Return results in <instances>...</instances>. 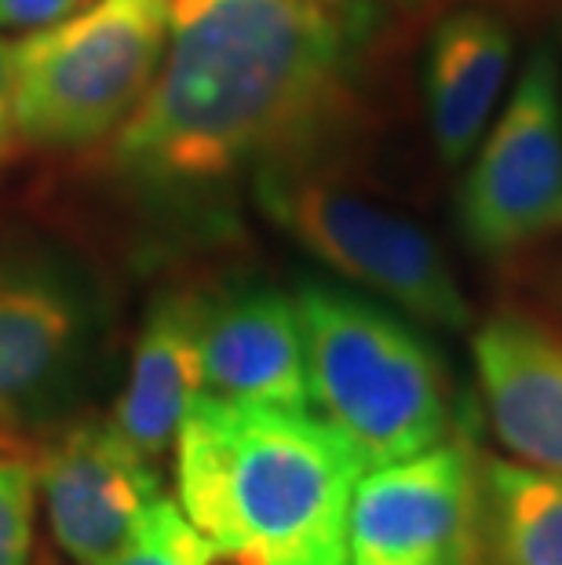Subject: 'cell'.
<instances>
[{"label": "cell", "instance_id": "1", "mask_svg": "<svg viewBox=\"0 0 562 565\" xmlns=\"http://www.w3.org/2000/svg\"><path fill=\"white\" fill-rule=\"evenodd\" d=\"M354 22L326 0H172L165 58L110 168L165 198L318 161L351 106Z\"/></svg>", "mask_w": 562, "mask_h": 565}, {"label": "cell", "instance_id": "2", "mask_svg": "<svg viewBox=\"0 0 562 565\" xmlns=\"http://www.w3.org/2000/svg\"><path fill=\"white\" fill-rule=\"evenodd\" d=\"M358 478L362 460L310 408L201 394L176 435L179 511L263 565H351Z\"/></svg>", "mask_w": 562, "mask_h": 565}, {"label": "cell", "instance_id": "3", "mask_svg": "<svg viewBox=\"0 0 562 565\" xmlns=\"http://www.w3.org/2000/svg\"><path fill=\"white\" fill-rule=\"evenodd\" d=\"M310 405L340 430L362 471L449 438L453 398L435 347L373 299L326 281L296 288Z\"/></svg>", "mask_w": 562, "mask_h": 565}, {"label": "cell", "instance_id": "4", "mask_svg": "<svg viewBox=\"0 0 562 565\" xmlns=\"http://www.w3.org/2000/svg\"><path fill=\"white\" fill-rule=\"evenodd\" d=\"M256 201L282 234L343 281L432 329H471V303L446 248L413 215L321 172L318 161L259 172Z\"/></svg>", "mask_w": 562, "mask_h": 565}, {"label": "cell", "instance_id": "5", "mask_svg": "<svg viewBox=\"0 0 562 565\" xmlns=\"http://www.w3.org/2000/svg\"><path fill=\"white\" fill-rule=\"evenodd\" d=\"M172 0H95L15 41L19 139L77 150L106 139L158 74Z\"/></svg>", "mask_w": 562, "mask_h": 565}, {"label": "cell", "instance_id": "6", "mask_svg": "<svg viewBox=\"0 0 562 565\" xmlns=\"http://www.w3.org/2000/svg\"><path fill=\"white\" fill-rule=\"evenodd\" d=\"M457 190L468 248L511 263L562 234V58L537 41Z\"/></svg>", "mask_w": 562, "mask_h": 565}, {"label": "cell", "instance_id": "7", "mask_svg": "<svg viewBox=\"0 0 562 565\" xmlns=\"http://www.w3.org/2000/svg\"><path fill=\"white\" fill-rule=\"evenodd\" d=\"M351 565H486L478 540V460L438 441L362 471L347 514Z\"/></svg>", "mask_w": 562, "mask_h": 565}, {"label": "cell", "instance_id": "8", "mask_svg": "<svg viewBox=\"0 0 562 565\" xmlns=\"http://www.w3.org/2000/svg\"><path fill=\"white\" fill-rule=\"evenodd\" d=\"M99 303L85 274L47 252H0V416H30L85 369Z\"/></svg>", "mask_w": 562, "mask_h": 565}, {"label": "cell", "instance_id": "9", "mask_svg": "<svg viewBox=\"0 0 562 565\" xmlns=\"http://www.w3.org/2000/svg\"><path fill=\"white\" fill-rule=\"evenodd\" d=\"M33 471L52 540L74 565H103L161 497L158 463L131 449L110 419L70 424Z\"/></svg>", "mask_w": 562, "mask_h": 565}, {"label": "cell", "instance_id": "10", "mask_svg": "<svg viewBox=\"0 0 562 565\" xmlns=\"http://www.w3.org/2000/svg\"><path fill=\"white\" fill-rule=\"evenodd\" d=\"M489 427L497 441L541 471L562 475V329L533 310L500 307L471 332Z\"/></svg>", "mask_w": 562, "mask_h": 565}, {"label": "cell", "instance_id": "11", "mask_svg": "<svg viewBox=\"0 0 562 565\" xmlns=\"http://www.w3.org/2000/svg\"><path fill=\"white\" fill-rule=\"evenodd\" d=\"M201 365L205 394L216 398L310 408L296 296L274 285H234L201 296Z\"/></svg>", "mask_w": 562, "mask_h": 565}, {"label": "cell", "instance_id": "12", "mask_svg": "<svg viewBox=\"0 0 562 565\" xmlns=\"http://www.w3.org/2000/svg\"><path fill=\"white\" fill-rule=\"evenodd\" d=\"M516 30L500 8L464 4L435 22L424 47V114L435 153L464 164L511 88Z\"/></svg>", "mask_w": 562, "mask_h": 565}, {"label": "cell", "instance_id": "13", "mask_svg": "<svg viewBox=\"0 0 562 565\" xmlns=\"http://www.w3.org/2000/svg\"><path fill=\"white\" fill-rule=\"evenodd\" d=\"M201 394V292H165L153 299L131 347L125 391L110 424L131 449L161 463Z\"/></svg>", "mask_w": 562, "mask_h": 565}, {"label": "cell", "instance_id": "14", "mask_svg": "<svg viewBox=\"0 0 562 565\" xmlns=\"http://www.w3.org/2000/svg\"><path fill=\"white\" fill-rule=\"evenodd\" d=\"M486 565H562V475L522 460H478Z\"/></svg>", "mask_w": 562, "mask_h": 565}, {"label": "cell", "instance_id": "15", "mask_svg": "<svg viewBox=\"0 0 562 565\" xmlns=\"http://www.w3.org/2000/svg\"><path fill=\"white\" fill-rule=\"evenodd\" d=\"M103 565H263V558L201 533L179 511V503L158 497L131 529V536Z\"/></svg>", "mask_w": 562, "mask_h": 565}, {"label": "cell", "instance_id": "16", "mask_svg": "<svg viewBox=\"0 0 562 565\" xmlns=\"http://www.w3.org/2000/svg\"><path fill=\"white\" fill-rule=\"evenodd\" d=\"M38 519V471L30 460L0 456V565H30Z\"/></svg>", "mask_w": 562, "mask_h": 565}, {"label": "cell", "instance_id": "17", "mask_svg": "<svg viewBox=\"0 0 562 565\" xmlns=\"http://www.w3.org/2000/svg\"><path fill=\"white\" fill-rule=\"evenodd\" d=\"M95 0H0V30H41L55 26Z\"/></svg>", "mask_w": 562, "mask_h": 565}, {"label": "cell", "instance_id": "18", "mask_svg": "<svg viewBox=\"0 0 562 565\" xmlns=\"http://www.w3.org/2000/svg\"><path fill=\"white\" fill-rule=\"evenodd\" d=\"M19 121H15V41L0 38V164L19 147Z\"/></svg>", "mask_w": 562, "mask_h": 565}, {"label": "cell", "instance_id": "19", "mask_svg": "<svg viewBox=\"0 0 562 565\" xmlns=\"http://www.w3.org/2000/svg\"><path fill=\"white\" fill-rule=\"evenodd\" d=\"M544 299L552 303V310H555V321H562V256H555L552 259V267H548V274H544Z\"/></svg>", "mask_w": 562, "mask_h": 565}, {"label": "cell", "instance_id": "20", "mask_svg": "<svg viewBox=\"0 0 562 565\" xmlns=\"http://www.w3.org/2000/svg\"><path fill=\"white\" fill-rule=\"evenodd\" d=\"M38 565H59V562H55V555H41V562H38Z\"/></svg>", "mask_w": 562, "mask_h": 565}, {"label": "cell", "instance_id": "21", "mask_svg": "<svg viewBox=\"0 0 562 565\" xmlns=\"http://www.w3.org/2000/svg\"><path fill=\"white\" fill-rule=\"evenodd\" d=\"M326 4H340V0H326Z\"/></svg>", "mask_w": 562, "mask_h": 565}, {"label": "cell", "instance_id": "22", "mask_svg": "<svg viewBox=\"0 0 562 565\" xmlns=\"http://www.w3.org/2000/svg\"><path fill=\"white\" fill-rule=\"evenodd\" d=\"M0 449H4V435H0Z\"/></svg>", "mask_w": 562, "mask_h": 565}]
</instances>
